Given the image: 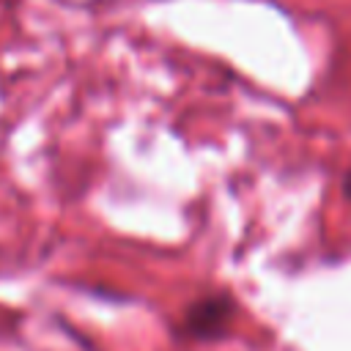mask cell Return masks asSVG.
Wrapping results in <instances>:
<instances>
[{
  "label": "cell",
  "instance_id": "obj_1",
  "mask_svg": "<svg viewBox=\"0 0 351 351\" xmlns=\"http://www.w3.org/2000/svg\"><path fill=\"white\" fill-rule=\"evenodd\" d=\"M236 315V302L230 293H208L189 304L184 315V332L195 340H217L228 335Z\"/></svg>",
  "mask_w": 351,
  "mask_h": 351
},
{
  "label": "cell",
  "instance_id": "obj_2",
  "mask_svg": "<svg viewBox=\"0 0 351 351\" xmlns=\"http://www.w3.org/2000/svg\"><path fill=\"white\" fill-rule=\"evenodd\" d=\"M343 192H346V197L351 200V173H346V178H343Z\"/></svg>",
  "mask_w": 351,
  "mask_h": 351
}]
</instances>
